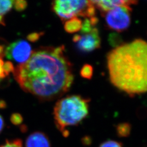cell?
Returning a JSON list of instances; mask_svg holds the SVG:
<instances>
[{"label": "cell", "mask_w": 147, "mask_h": 147, "mask_svg": "<svg viewBox=\"0 0 147 147\" xmlns=\"http://www.w3.org/2000/svg\"><path fill=\"white\" fill-rule=\"evenodd\" d=\"M13 74L22 89L42 101L61 97L74 81L72 64L65 55L63 45L33 51L27 62L14 68Z\"/></svg>", "instance_id": "cell-1"}, {"label": "cell", "mask_w": 147, "mask_h": 147, "mask_svg": "<svg viewBox=\"0 0 147 147\" xmlns=\"http://www.w3.org/2000/svg\"><path fill=\"white\" fill-rule=\"evenodd\" d=\"M111 82L130 96L145 93L147 88V44L138 39L122 44L107 55Z\"/></svg>", "instance_id": "cell-2"}, {"label": "cell", "mask_w": 147, "mask_h": 147, "mask_svg": "<svg viewBox=\"0 0 147 147\" xmlns=\"http://www.w3.org/2000/svg\"><path fill=\"white\" fill-rule=\"evenodd\" d=\"M90 99L79 95L61 98L53 108L55 125L64 137L69 135L68 127L76 126L88 115Z\"/></svg>", "instance_id": "cell-3"}, {"label": "cell", "mask_w": 147, "mask_h": 147, "mask_svg": "<svg viewBox=\"0 0 147 147\" xmlns=\"http://www.w3.org/2000/svg\"><path fill=\"white\" fill-rule=\"evenodd\" d=\"M53 9L63 21L79 16L91 18L95 14L89 0H54Z\"/></svg>", "instance_id": "cell-4"}, {"label": "cell", "mask_w": 147, "mask_h": 147, "mask_svg": "<svg viewBox=\"0 0 147 147\" xmlns=\"http://www.w3.org/2000/svg\"><path fill=\"white\" fill-rule=\"evenodd\" d=\"M131 10L129 6H118L101 14L110 29L121 32L126 30L130 24Z\"/></svg>", "instance_id": "cell-5"}, {"label": "cell", "mask_w": 147, "mask_h": 147, "mask_svg": "<svg viewBox=\"0 0 147 147\" xmlns=\"http://www.w3.org/2000/svg\"><path fill=\"white\" fill-rule=\"evenodd\" d=\"M32 52L30 44L24 40H18L11 43L5 51L7 58L21 64L28 61Z\"/></svg>", "instance_id": "cell-6"}, {"label": "cell", "mask_w": 147, "mask_h": 147, "mask_svg": "<svg viewBox=\"0 0 147 147\" xmlns=\"http://www.w3.org/2000/svg\"><path fill=\"white\" fill-rule=\"evenodd\" d=\"M83 35H78L76 43L77 47L84 53L91 52L100 47V36L98 29L93 27L90 31L83 33Z\"/></svg>", "instance_id": "cell-7"}, {"label": "cell", "mask_w": 147, "mask_h": 147, "mask_svg": "<svg viewBox=\"0 0 147 147\" xmlns=\"http://www.w3.org/2000/svg\"><path fill=\"white\" fill-rule=\"evenodd\" d=\"M91 3L101 13L118 6H129L136 5L138 0H89Z\"/></svg>", "instance_id": "cell-8"}, {"label": "cell", "mask_w": 147, "mask_h": 147, "mask_svg": "<svg viewBox=\"0 0 147 147\" xmlns=\"http://www.w3.org/2000/svg\"><path fill=\"white\" fill-rule=\"evenodd\" d=\"M26 147H51V143L48 137L42 132L32 133L27 138Z\"/></svg>", "instance_id": "cell-9"}, {"label": "cell", "mask_w": 147, "mask_h": 147, "mask_svg": "<svg viewBox=\"0 0 147 147\" xmlns=\"http://www.w3.org/2000/svg\"><path fill=\"white\" fill-rule=\"evenodd\" d=\"M82 20L78 18H74L65 22L64 29L69 33H73L79 31L82 28Z\"/></svg>", "instance_id": "cell-10"}, {"label": "cell", "mask_w": 147, "mask_h": 147, "mask_svg": "<svg viewBox=\"0 0 147 147\" xmlns=\"http://www.w3.org/2000/svg\"><path fill=\"white\" fill-rule=\"evenodd\" d=\"M16 0H0V24L5 25L4 16L11 10Z\"/></svg>", "instance_id": "cell-11"}, {"label": "cell", "mask_w": 147, "mask_h": 147, "mask_svg": "<svg viewBox=\"0 0 147 147\" xmlns=\"http://www.w3.org/2000/svg\"><path fill=\"white\" fill-rule=\"evenodd\" d=\"M93 73V67L89 64H85L81 69L80 74L84 79H90Z\"/></svg>", "instance_id": "cell-12"}, {"label": "cell", "mask_w": 147, "mask_h": 147, "mask_svg": "<svg viewBox=\"0 0 147 147\" xmlns=\"http://www.w3.org/2000/svg\"><path fill=\"white\" fill-rule=\"evenodd\" d=\"M118 134L121 136H128L130 131V126L129 124H121L117 127Z\"/></svg>", "instance_id": "cell-13"}, {"label": "cell", "mask_w": 147, "mask_h": 147, "mask_svg": "<svg viewBox=\"0 0 147 147\" xmlns=\"http://www.w3.org/2000/svg\"><path fill=\"white\" fill-rule=\"evenodd\" d=\"M0 147H23L22 142L20 139L7 140L5 143L0 146Z\"/></svg>", "instance_id": "cell-14"}, {"label": "cell", "mask_w": 147, "mask_h": 147, "mask_svg": "<svg viewBox=\"0 0 147 147\" xmlns=\"http://www.w3.org/2000/svg\"><path fill=\"white\" fill-rule=\"evenodd\" d=\"M99 147H123V145L121 142L114 140H109L101 143Z\"/></svg>", "instance_id": "cell-15"}, {"label": "cell", "mask_w": 147, "mask_h": 147, "mask_svg": "<svg viewBox=\"0 0 147 147\" xmlns=\"http://www.w3.org/2000/svg\"><path fill=\"white\" fill-rule=\"evenodd\" d=\"M14 5L16 11H22L26 9L27 3L26 0H16Z\"/></svg>", "instance_id": "cell-16"}, {"label": "cell", "mask_w": 147, "mask_h": 147, "mask_svg": "<svg viewBox=\"0 0 147 147\" xmlns=\"http://www.w3.org/2000/svg\"><path fill=\"white\" fill-rule=\"evenodd\" d=\"M23 118L20 114L19 113H13L11 117V122L16 125L21 124L22 122Z\"/></svg>", "instance_id": "cell-17"}, {"label": "cell", "mask_w": 147, "mask_h": 147, "mask_svg": "<svg viewBox=\"0 0 147 147\" xmlns=\"http://www.w3.org/2000/svg\"><path fill=\"white\" fill-rule=\"evenodd\" d=\"M3 67H4L5 71V73L7 74L8 76L11 73H12V72L13 73V71L14 70V67L13 66V64L11 62H5Z\"/></svg>", "instance_id": "cell-18"}, {"label": "cell", "mask_w": 147, "mask_h": 147, "mask_svg": "<svg viewBox=\"0 0 147 147\" xmlns=\"http://www.w3.org/2000/svg\"><path fill=\"white\" fill-rule=\"evenodd\" d=\"M43 33L42 32L40 33H32L31 34H30V35L28 36L27 39L28 40H29L30 41L32 42H34L37 41L40 36H42Z\"/></svg>", "instance_id": "cell-19"}, {"label": "cell", "mask_w": 147, "mask_h": 147, "mask_svg": "<svg viewBox=\"0 0 147 147\" xmlns=\"http://www.w3.org/2000/svg\"><path fill=\"white\" fill-rule=\"evenodd\" d=\"M4 63L5 62H3L2 59L0 58V81L5 79L7 76H8L4 69Z\"/></svg>", "instance_id": "cell-20"}, {"label": "cell", "mask_w": 147, "mask_h": 147, "mask_svg": "<svg viewBox=\"0 0 147 147\" xmlns=\"http://www.w3.org/2000/svg\"><path fill=\"white\" fill-rule=\"evenodd\" d=\"M4 125H5V123H4L3 119L2 117V116L0 115V133L2 131L4 128Z\"/></svg>", "instance_id": "cell-21"}, {"label": "cell", "mask_w": 147, "mask_h": 147, "mask_svg": "<svg viewBox=\"0 0 147 147\" xmlns=\"http://www.w3.org/2000/svg\"><path fill=\"white\" fill-rule=\"evenodd\" d=\"M5 49L3 45H0V58H2L4 56Z\"/></svg>", "instance_id": "cell-22"}]
</instances>
